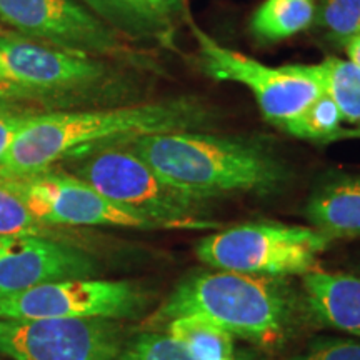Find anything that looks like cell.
Returning <instances> with one entry per match:
<instances>
[{
  "instance_id": "obj_4",
  "label": "cell",
  "mask_w": 360,
  "mask_h": 360,
  "mask_svg": "<svg viewBox=\"0 0 360 360\" xmlns=\"http://www.w3.org/2000/svg\"><path fill=\"white\" fill-rule=\"evenodd\" d=\"M69 160L72 175L154 229L215 227L209 219V202L170 186L124 142L92 148Z\"/></svg>"
},
{
  "instance_id": "obj_27",
  "label": "cell",
  "mask_w": 360,
  "mask_h": 360,
  "mask_svg": "<svg viewBox=\"0 0 360 360\" xmlns=\"http://www.w3.org/2000/svg\"><path fill=\"white\" fill-rule=\"evenodd\" d=\"M6 85H7V72H6V67H4L2 53H0V87H6Z\"/></svg>"
},
{
  "instance_id": "obj_9",
  "label": "cell",
  "mask_w": 360,
  "mask_h": 360,
  "mask_svg": "<svg viewBox=\"0 0 360 360\" xmlns=\"http://www.w3.org/2000/svg\"><path fill=\"white\" fill-rule=\"evenodd\" d=\"M8 180L20 193L34 217L44 225L154 231L146 220L115 205L72 174L52 172V169H49Z\"/></svg>"
},
{
  "instance_id": "obj_3",
  "label": "cell",
  "mask_w": 360,
  "mask_h": 360,
  "mask_svg": "<svg viewBox=\"0 0 360 360\" xmlns=\"http://www.w3.org/2000/svg\"><path fill=\"white\" fill-rule=\"evenodd\" d=\"M177 317L204 319L238 339L274 347L289 332L292 302L281 278L200 270L175 285L147 326L160 328Z\"/></svg>"
},
{
  "instance_id": "obj_16",
  "label": "cell",
  "mask_w": 360,
  "mask_h": 360,
  "mask_svg": "<svg viewBox=\"0 0 360 360\" xmlns=\"http://www.w3.org/2000/svg\"><path fill=\"white\" fill-rule=\"evenodd\" d=\"M299 67L334 98L344 122L360 129V67L339 57H328L319 64H299Z\"/></svg>"
},
{
  "instance_id": "obj_10",
  "label": "cell",
  "mask_w": 360,
  "mask_h": 360,
  "mask_svg": "<svg viewBox=\"0 0 360 360\" xmlns=\"http://www.w3.org/2000/svg\"><path fill=\"white\" fill-rule=\"evenodd\" d=\"M0 53L7 72L4 89L65 96L96 89L109 77L101 57L39 44L17 34H0Z\"/></svg>"
},
{
  "instance_id": "obj_17",
  "label": "cell",
  "mask_w": 360,
  "mask_h": 360,
  "mask_svg": "<svg viewBox=\"0 0 360 360\" xmlns=\"http://www.w3.org/2000/svg\"><path fill=\"white\" fill-rule=\"evenodd\" d=\"M282 130L292 137L322 146L340 139L360 137V129H344V117L327 92L314 98L299 115L283 125Z\"/></svg>"
},
{
  "instance_id": "obj_6",
  "label": "cell",
  "mask_w": 360,
  "mask_h": 360,
  "mask_svg": "<svg viewBox=\"0 0 360 360\" xmlns=\"http://www.w3.org/2000/svg\"><path fill=\"white\" fill-rule=\"evenodd\" d=\"M197 42L199 64L204 74L219 82H233L250 90L260 112L270 124L282 129L323 92L321 84L299 64L272 67L224 47L195 22L188 19Z\"/></svg>"
},
{
  "instance_id": "obj_23",
  "label": "cell",
  "mask_w": 360,
  "mask_h": 360,
  "mask_svg": "<svg viewBox=\"0 0 360 360\" xmlns=\"http://www.w3.org/2000/svg\"><path fill=\"white\" fill-rule=\"evenodd\" d=\"M290 360H360V340L317 337Z\"/></svg>"
},
{
  "instance_id": "obj_26",
  "label": "cell",
  "mask_w": 360,
  "mask_h": 360,
  "mask_svg": "<svg viewBox=\"0 0 360 360\" xmlns=\"http://www.w3.org/2000/svg\"><path fill=\"white\" fill-rule=\"evenodd\" d=\"M344 49H345V53H347V57H349V62H352L354 65L360 67V35L350 39L349 42L344 45Z\"/></svg>"
},
{
  "instance_id": "obj_5",
  "label": "cell",
  "mask_w": 360,
  "mask_h": 360,
  "mask_svg": "<svg viewBox=\"0 0 360 360\" xmlns=\"http://www.w3.org/2000/svg\"><path fill=\"white\" fill-rule=\"evenodd\" d=\"M332 238L314 227L252 222L205 236L195 255L207 267L249 276L282 278L317 270L319 255Z\"/></svg>"
},
{
  "instance_id": "obj_25",
  "label": "cell",
  "mask_w": 360,
  "mask_h": 360,
  "mask_svg": "<svg viewBox=\"0 0 360 360\" xmlns=\"http://www.w3.org/2000/svg\"><path fill=\"white\" fill-rule=\"evenodd\" d=\"M80 2L85 4L87 8H90L96 15H101L102 19L125 25V19L119 0H80Z\"/></svg>"
},
{
  "instance_id": "obj_11",
  "label": "cell",
  "mask_w": 360,
  "mask_h": 360,
  "mask_svg": "<svg viewBox=\"0 0 360 360\" xmlns=\"http://www.w3.org/2000/svg\"><path fill=\"white\" fill-rule=\"evenodd\" d=\"M0 20L67 51L96 57L124 53L117 35L77 0H0Z\"/></svg>"
},
{
  "instance_id": "obj_8",
  "label": "cell",
  "mask_w": 360,
  "mask_h": 360,
  "mask_svg": "<svg viewBox=\"0 0 360 360\" xmlns=\"http://www.w3.org/2000/svg\"><path fill=\"white\" fill-rule=\"evenodd\" d=\"M122 328L105 319H0V354L12 360H122Z\"/></svg>"
},
{
  "instance_id": "obj_1",
  "label": "cell",
  "mask_w": 360,
  "mask_h": 360,
  "mask_svg": "<svg viewBox=\"0 0 360 360\" xmlns=\"http://www.w3.org/2000/svg\"><path fill=\"white\" fill-rule=\"evenodd\" d=\"M215 120L214 107L193 96L109 109L35 114L0 160V177L44 172L60 160L142 135L205 130Z\"/></svg>"
},
{
  "instance_id": "obj_18",
  "label": "cell",
  "mask_w": 360,
  "mask_h": 360,
  "mask_svg": "<svg viewBox=\"0 0 360 360\" xmlns=\"http://www.w3.org/2000/svg\"><path fill=\"white\" fill-rule=\"evenodd\" d=\"M157 330L177 337L199 360H238L233 345L236 337L204 319L177 317Z\"/></svg>"
},
{
  "instance_id": "obj_21",
  "label": "cell",
  "mask_w": 360,
  "mask_h": 360,
  "mask_svg": "<svg viewBox=\"0 0 360 360\" xmlns=\"http://www.w3.org/2000/svg\"><path fill=\"white\" fill-rule=\"evenodd\" d=\"M44 231L11 180L0 177V237L42 236Z\"/></svg>"
},
{
  "instance_id": "obj_2",
  "label": "cell",
  "mask_w": 360,
  "mask_h": 360,
  "mask_svg": "<svg viewBox=\"0 0 360 360\" xmlns=\"http://www.w3.org/2000/svg\"><path fill=\"white\" fill-rule=\"evenodd\" d=\"M165 182L199 200L282 191L290 170L267 143L207 130L150 134L124 142Z\"/></svg>"
},
{
  "instance_id": "obj_24",
  "label": "cell",
  "mask_w": 360,
  "mask_h": 360,
  "mask_svg": "<svg viewBox=\"0 0 360 360\" xmlns=\"http://www.w3.org/2000/svg\"><path fill=\"white\" fill-rule=\"evenodd\" d=\"M34 115L32 112H22L12 109V107L0 105V160L11 148L13 139L19 135Z\"/></svg>"
},
{
  "instance_id": "obj_13",
  "label": "cell",
  "mask_w": 360,
  "mask_h": 360,
  "mask_svg": "<svg viewBox=\"0 0 360 360\" xmlns=\"http://www.w3.org/2000/svg\"><path fill=\"white\" fill-rule=\"evenodd\" d=\"M304 215L332 240L360 237V174H332L309 195Z\"/></svg>"
},
{
  "instance_id": "obj_14",
  "label": "cell",
  "mask_w": 360,
  "mask_h": 360,
  "mask_svg": "<svg viewBox=\"0 0 360 360\" xmlns=\"http://www.w3.org/2000/svg\"><path fill=\"white\" fill-rule=\"evenodd\" d=\"M302 287L319 322L360 339V277L317 269L302 277Z\"/></svg>"
},
{
  "instance_id": "obj_22",
  "label": "cell",
  "mask_w": 360,
  "mask_h": 360,
  "mask_svg": "<svg viewBox=\"0 0 360 360\" xmlns=\"http://www.w3.org/2000/svg\"><path fill=\"white\" fill-rule=\"evenodd\" d=\"M125 25L164 30L182 12L186 0H119Z\"/></svg>"
},
{
  "instance_id": "obj_7",
  "label": "cell",
  "mask_w": 360,
  "mask_h": 360,
  "mask_svg": "<svg viewBox=\"0 0 360 360\" xmlns=\"http://www.w3.org/2000/svg\"><path fill=\"white\" fill-rule=\"evenodd\" d=\"M150 304V294L129 281L70 278L49 282L0 300V319H137Z\"/></svg>"
},
{
  "instance_id": "obj_12",
  "label": "cell",
  "mask_w": 360,
  "mask_h": 360,
  "mask_svg": "<svg viewBox=\"0 0 360 360\" xmlns=\"http://www.w3.org/2000/svg\"><path fill=\"white\" fill-rule=\"evenodd\" d=\"M97 264L82 250L42 236L8 237L0 250V300L49 282L89 278Z\"/></svg>"
},
{
  "instance_id": "obj_28",
  "label": "cell",
  "mask_w": 360,
  "mask_h": 360,
  "mask_svg": "<svg viewBox=\"0 0 360 360\" xmlns=\"http://www.w3.org/2000/svg\"><path fill=\"white\" fill-rule=\"evenodd\" d=\"M6 238H8V237H0V250H2V247H4V242H6Z\"/></svg>"
},
{
  "instance_id": "obj_19",
  "label": "cell",
  "mask_w": 360,
  "mask_h": 360,
  "mask_svg": "<svg viewBox=\"0 0 360 360\" xmlns=\"http://www.w3.org/2000/svg\"><path fill=\"white\" fill-rule=\"evenodd\" d=\"M314 25L326 39L345 45L360 35V0H315Z\"/></svg>"
},
{
  "instance_id": "obj_15",
  "label": "cell",
  "mask_w": 360,
  "mask_h": 360,
  "mask_svg": "<svg viewBox=\"0 0 360 360\" xmlns=\"http://www.w3.org/2000/svg\"><path fill=\"white\" fill-rule=\"evenodd\" d=\"M315 0H265L250 19L255 40L276 44L294 37L314 25Z\"/></svg>"
},
{
  "instance_id": "obj_20",
  "label": "cell",
  "mask_w": 360,
  "mask_h": 360,
  "mask_svg": "<svg viewBox=\"0 0 360 360\" xmlns=\"http://www.w3.org/2000/svg\"><path fill=\"white\" fill-rule=\"evenodd\" d=\"M122 360H199L177 337L165 330H147L125 342Z\"/></svg>"
}]
</instances>
